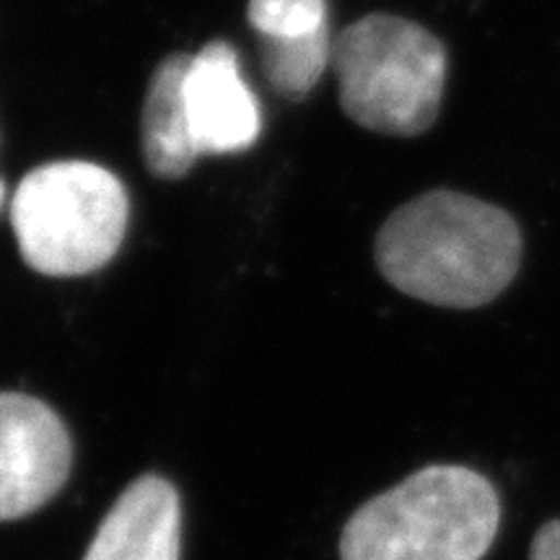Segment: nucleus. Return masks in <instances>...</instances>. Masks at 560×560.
Returning a JSON list of instances; mask_svg holds the SVG:
<instances>
[{"label": "nucleus", "mask_w": 560, "mask_h": 560, "mask_svg": "<svg viewBox=\"0 0 560 560\" xmlns=\"http://www.w3.org/2000/svg\"><path fill=\"white\" fill-rule=\"evenodd\" d=\"M382 276L408 296L475 310L509 289L522 262V231L506 210L452 190L405 202L374 244Z\"/></svg>", "instance_id": "1"}, {"label": "nucleus", "mask_w": 560, "mask_h": 560, "mask_svg": "<svg viewBox=\"0 0 560 560\" xmlns=\"http://www.w3.org/2000/svg\"><path fill=\"white\" fill-rule=\"evenodd\" d=\"M501 524V501L470 467L433 465L350 516L340 560H482Z\"/></svg>", "instance_id": "2"}, {"label": "nucleus", "mask_w": 560, "mask_h": 560, "mask_svg": "<svg viewBox=\"0 0 560 560\" xmlns=\"http://www.w3.org/2000/svg\"><path fill=\"white\" fill-rule=\"evenodd\" d=\"M340 104L361 128L412 138L436 122L446 83L444 45L416 21L371 13L332 47Z\"/></svg>", "instance_id": "3"}, {"label": "nucleus", "mask_w": 560, "mask_h": 560, "mask_svg": "<svg viewBox=\"0 0 560 560\" xmlns=\"http://www.w3.org/2000/svg\"><path fill=\"white\" fill-rule=\"evenodd\" d=\"M128 192L109 170L91 161H52L19 182L11 226L32 270L75 278L117 255L128 231Z\"/></svg>", "instance_id": "4"}, {"label": "nucleus", "mask_w": 560, "mask_h": 560, "mask_svg": "<svg viewBox=\"0 0 560 560\" xmlns=\"http://www.w3.org/2000/svg\"><path fill=\"white\" fill-rule=\"evenodd\" d=\"M73 444L50 405L0 392V522L45 506L66 486Z\"/></svg>", "instance_id": "5"}, {"label": "nucleus", "mask_w": 560, "mask_h": 560, "mask_svg": "<svg viewBox=\"0 0 560 560\" xmlns=\"http://www.w3.org/2000/svg\"><path fill=\"white\" fill-rule=\"evenodd\" d=\"M185 107L200 156L242 153L260 136V107L242 79L240 58L229 42L215 39L190 55Z\"/></svg>", "instance_id": "6"}, {"label": "nucleus", "mask_w": 560, "mask_h": 560, "mask_svg": "<svg viewBox=\"0 0 560 560\" xmlns=\"http://www.w3.org/2000/svg\"><path fill=\"white\" fill-rule=\"evenodd\" d=\"M182 506L170 480L143 475L104 516L83 560H179Z\"/></svg>", "instance_id": "7"}, {"label": "nucleus", "mask_w": 560, "mask_h": 560, "mask_svg": "<svg viewBox=\"0 0 560 560\" xmlns=\"http://www.w3.org/2000/svg\"><path fill=\"white\" fill-rule=\"evenodd\" d=\"M190 55L177 52L153 70L143 102L140 143L145 166L161 179H179L200 159L185 107V73Z\"/></svg>", "instance_id": "8"}, {"label": "nucleus", "mask_w": 560, "mask_h": 560, "mask_svg": "<svg viewBox=\"0 0 560 560\" xmlns=\"http://www.w3.org/2000/svg\"><path fill=\"white\" fill-rule=\"evenodd\" d=\"M332 47L335 39L330 32L301 42H285V45L260 42L268 83L283 100H304L332 66Z\"/></svg>", "instance_id": "9"}, {"label": "nucleus", "mask_w": 560, "mask_h": 560, "mask_svg": "<svg viewBox=\"0 0 560 560\" xmlns=\"http://www.w3.org/2000/svg\"><path fill=\"white\" fill-rule=\"evenodd\" d=\"M249 26L260 42H301L327 30L325 0H249Z\"/></svg>", "instance_id": "10"}, {"label": "nucleus", "mask_w": 560, "mask_h": 560, "mask_svg": "<svg viewBox=\"0 0 560 560\" xmlns=\"http://www.w3.org/2000/svg\"><path fill=\"white\" fill-rule=\"evenodd\" d=\"M529 560H560V520L540 527L532 540Z\"/></svg>", "instance_id": "11"}, {"label": "nucleus", "mask_w": 560, "mask_h": 560, "mask_svg": "<svg viewBox=\"0 0 560 560\" xmlns=\"http://www.w3.org/2000/svg\"><path fill=\"white\" fill-rule=\"evenodd\" d=\"M3 195H5V187H3V182H0V206H3Z\"/></svg>", "instance_id": "12"}]
</instances>
